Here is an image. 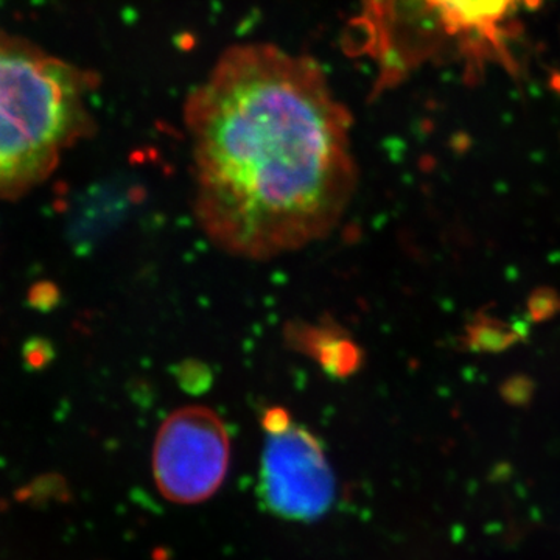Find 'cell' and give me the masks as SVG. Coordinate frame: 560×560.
<instances>
[{
    "mask_svg": "<svg viewBox=\"0 0 560 560\" xmlns=\"http://www.w3.org/2000/svg\"><path fill=\"white\" fill-rule=\"evenodd\" d=\"M194 213L217 248L270 260L327 237L357 189L350 117L323 70L268 44L224 51L187 101Z\"/></svg>",
    "mask_w": 560,
    "mask_h": 560,
    "instance_id": "obj_1",
    "label": "cell"
},
{
    "mask_svg": "<svg viewBox=\"0 0 560 560\" xmlns=\"http://www.w3.org/2000/svg\"><path fill=\"white\" fill-rule=\"evenodd\" d=\"M95 77L0 32V200L27 194L88 138Z\"/></svg>",
    "mask_w": 560,
    "mask_h": 560,
    "instance_id": "obj_2",
    "label": "cell"
},
{
    "mask_svg": "<svg viewBox=\"0 0 560 560\" xmlns=\"http://www.w3.org/2000/svg\"><path fill=\"white\" fill-rule=\"evenodd\" d=\"M260 497L265 506L287 521L311 522L334 504L337 481L323 444L285 408L264 412Z\"/></svg>",
    "mask_w": 560,
    "mask_h": 560,
    "instance_id": "obj_3",
    "label": "cell"
},
{
    "mask_svg": "<svg viewBox=\"0 0 560 560\" xmlns=\"http://www.w3.org/2000/svg\"><path fill=\"white\" fill-rule=\"evenodd\" d=\"M231 441L212 408L189 405L173 411L158 431L153 474L165 499L179 504L208 500L228 474Z\"/></svg>",
    "mask_w": 560,
    "mask_h": 560,
    "instance_id": "obj_4",
    "label": "cell"
},
{
    "mask_svg": "<svg viewBox=\"0 0 560 560\" xmlns=\"http://www.w3.org/2000/svg\"><path fill=\"white\" fill-rule=\"evenodd\" d=\"M431 20L458 44L460 54L510 62L508 39L518 14L534 0H422Z\"/></svg>",
    "mask_w": 560,
    "mask_h": 560,
    "instance_id": "obj_5",
    "label": "cell"
},
{
    "mask_svg": "<svg viewBox=\"0 0 560 560\" xmlns=\"http://www.w3.org/2000/svg\"><path fill=\"white\" fill-rule=\"evenodd\" d=\"M291 348L311 357L327 374L337 378L355 374L361 366V350L338 326L298 323L287 326Z\"/></svg>",
    "mask_w": 560,
    "mask_h": 560,
    "instance_id": "obj_6",
    "label": "cell"
}]
</instances>
